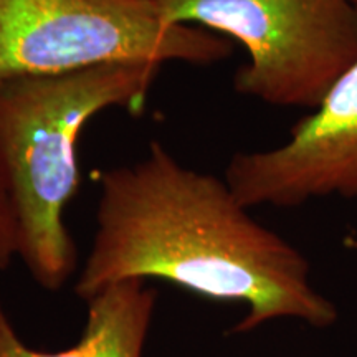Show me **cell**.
Here are the masks:
<instances>
[{"instance_id": "cell-3", "label": "cell", "mask_w": 357, "mask_h": 357, "mask_svg": "<svg viewBox=\"0 0 357 357\" xmlns=\"http://www.w3.org/2000/svg\"><path fill=\"white\" fill-rule=\"evenodd\" d=\"M231 40L167 24L155 0H0V84L109 63L208 66Z\"/></svg>"}, {"instance_id": "cell-7", "label": "cell", "mask_w": 357, "mask_h": 357, "mask_svg": "<svg viewBox=\"0 0 357 357\" xmlns=\"http://www.w3.org/2000/svg\"><path fill=\"white\" fill-rule=\"evenodd\" d=\"M15 257H19V227L6 174L0 166V271Z\"/></svg>"}, {"instance_id": "cell-4", "label": "cell", "mask_w": 357, "mask_h": 357, "mask_svg": "<svg viewBox=\"0 0 357 357\" xmlns=\"http://www.w3.org/2000/svg\"><path fill=\"white\" fill-rule=\"evenodd\" d=\"M167 24L235 40L247 61L240 95L278 108L316 109L357 61L356 0H155Z\"/></svg>"}, {"instance_id": "cell-2", "label": "cell", "mask_w": 357, "mask_h": 357, "mask_svg": "<svg viewBox=\"0 0 357 357\" xmlns=\"http://www.w3.org/2000/svg\"><path fill=\"white\" fill-rule=\"evenodd\" d=\"M158 63H109L0 84V166L19 227V257L43 289L77 268L65 211L79 187L78 141L109 108L141 113Z\"/></svg>"}, {"instance_id": "cell-1", "label": "cell", "mask_w": 357, "mask_h": 357, "mask_svg": "<svg viewBox=\"0 0 357 357\" xmlns=\"http://www.w3.org/2000/svg\"><path fill=\"white\" fill-rule=\"evenodd\" d=\"M98 184L95 240L75 283L82 300L119 281L158 278L247 306L234 333L281 318L314 328L337 319L300 250L250 215L225 178L184 166L162 142L100 172Z\"/></svg>"}, {"instance_id": "cell-6", "label": "cell", "mask_w": 357, "mask_h": 357, "mask_svg": "<svg viewBox=\"0 0 357 357\" xmlns=\"http://www.w3.org/2000/svg\"><path fill=\"white\" fill-rule=\"evenodd\" d=\"M158 293L144 280L111 284L89 298L84 331L65 351L32 349L19 337L0 303V357H142Z\"/></svg>"}, {"instance_id": "cell-5", "label": "cell", "mask_w": 357, "mask_h": 357, "mask_svg": "<svg viewBox=\"0 0 357 357\" xmlns=\"http://www.w3.org/2000/svg\"><path fill=\"white\" fill-rule=\"evenodd\" d=\"M357 6V0H356ZM223 178L247 208L357 199V61L275 149L231 155Z\"/></svg>"}]
</instances>
